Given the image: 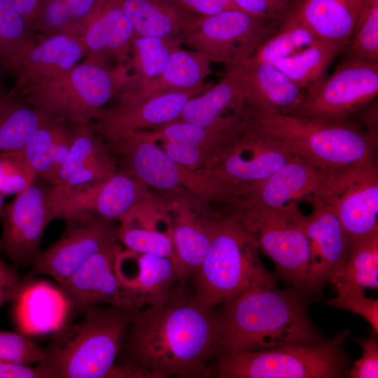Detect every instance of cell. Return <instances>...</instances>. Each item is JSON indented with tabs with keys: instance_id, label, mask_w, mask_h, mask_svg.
Instances as JSON below:
<instances>
[{
	"instance_id": "obj_1",
	"label": "cell",
	"mask_w": 378,
	"mask_h": 378,
	"mask_svg": "<svg viewBox=\"0 0 378 378\" xmlns=\"http://www.w3.org/2000/svg\"><path fill=\"white\" fill-rule=\"evenodd\" d=\"M220 354L214 308L179 285L164 302L137 310L115 363L120 378L206 377Z\"/></svg>"
},
{
	"instance_id": "obj_2",
	"label": "cell",
	"mask_w": 378,
	"mask_h": 378,
	"mask_svg": "<svg viewBox=\"0 0 378 378\" xmlns=\"http://www.w3.org/2000/svg\"><path fill=\"white\" fill-rule=\"evenodd\" d=\"M214 309L220 354L262 351L324 341L312 322L302 293L259 288Z\"/></svg>"
},
{
	"instance_id": "obj_3",
	"label": "cell",
	"mask_w": 378,
	"mask_h": 378,
	"mask_svg": "<svg viewBox=\"0 0 378 378\" xmlns=\"http://www.w3.org/2000/svg\"><path fill=\"white\" fill-rule=\"evenodd\" d=\"M136 311L108 305L85 309L80 320L53 332L39 365L50 378L110 377Z\"/></svg>"
},
{
	"instance_id": "obj_4",
	"label": "cell",
	"mask_w": 378,
	"mask_h": 378,
	"mask_svg": "<svg viewBox=\"0 0 378 378\" xmlns=\"http://www.w3.org/2000/svg\"><path fill=\"white\" fill-rule=\"evenodd\" d=\"M248 124L280 140L294 155L331 174L376 161L377 134L349 119L330 120L288 114H259L248 110Z\"/></svg>"
},
{
	"instance_id": "obj_5",
	"label": "cell",
	"mask_w": 378,
	"mask_h": 378,
	"mask_svg": "<svg viewBox=\"0 0 378 378\" xmlns=\"http://www.w3.org/2000/svg\"><path fill=\"white\" fill-rule=\"evenodd\" d=\"M227 211L217 216L208 252L190 278L194 299L211 308L252 290L276 286V279L264 266L254 242Z\"/></svg>"
},
{
	"instance_id": "obj_6",
	"label": "cell",
	"mask_w": 378,
	"mask_h": 378,
	"mask_svg": "<svg viewBox=\"0 0 378 378\" xmlns=\"http://www.w3.org/2000/svg\"><path fill=\"white\" fill-rule=\"evenodd\" d=\"M128 69L87 59L61 75L18 90L49 119L88 125L112 98H117L129 78Z\"/></svg>"
},
{
	"instance_id": "obj_7",
	"label": "cell",
	"mask_w": 378,
	"mask_h": 378,
	"mask_svg": "<svg viewBox=\"0 0 378 378\" xmlns=\"http://www.w3.org/2000/svg\"><path fill=\"white\" fill-rule=\"evenodd\" d=\"M348 329L329 340L262 351L220 354L211 376L219 378H338L346 374L347 355L343 343Z\"/></svg>"
},
{
	"instance_id": "obj_8",
	"label": "cell",
	"mask_w": 378,
	"mask_h": 378,
	"mask_svg": "<svg viewBox=\"0 0 378 378\" xmlns=\"http://www.w3.org/2000/svg\"><path fill=\"white\" fill-rule=\"evenodd\" d=\"M227 208L258 251L275 264L279 274L293 288L307 292L311 248L298 224L300 210H274L242 201Z\"/></svg>"
},
{
	"instance_id": "obj_9",
	"label": "cell",
	"mask_w": 378,
	"mask_h": 378,
	"mask_svg": "<svg viewBox=\"0 0 378 378\" xmlns=\"http://www.w3.org/2000/svg\"><path fill=\"white\" fill-rule=\"evenodd\" d=\"M282 20L230 10L195 18L181 33V43L226 69L248 59L277 30Z\"/></svg>"
},
{
	"instance_id": "obj_10",
	"label": "cell",
	"mask_w": 378,
	"mask_h": 378,
	"mask_svg": "<svg viewBox=\"0 0 378 378\" xmlns=\"http://www.w3.org/2000/svg\"><path fill=\"white\" fill-rule=\"evenodd\" d=\"M111 146L122 158V171L146 186L161 190L182 186L223 203L227 198L224 184L209 172L206 174L178 164L156 144L150 132H136Z\"/></svg>"
},
{
	"instance_id": "obj_11",
	"label": "cell",
	"mask_w": 378,
	"mask_h": 378,
	"mask_svg": "<svg viewBox=\"0 0 378 378\" xmlns=\"http://www.w3.org/2000/svg\"><path fill=\"white\" fill-rule=\"evenodd\" d=\"M288 115L344 120L378 94V64L348 58L329 76L304 91Z\"/></svg>"
},
{
	"instance_id": "obj_12",
	"label": "cell",
	"mask_w": 378,
	"mask_h": 378,
	"mask_svg": "<svg viewBox=\"0 0 378 378\" xmlns=\"http://www.w3.org/2000/svg\"><path fill=\"white\" fill-rule=\"evenodd\" d=\"M1 218L0 249L17 266L32 265L46 226L61 218L58 192L35 180L4 207Z\"/></svg>"
},
{
	"instance_id": "obj_13",
	"label": "cell",
	"mask_w": 378,
	"mask_h": 378,
	"mask_svg": "<svg viewBox=\"0 0 378 378\" xmlns=\"http://www.w3.org/2000/svg\"><path fill=\"white\" fill-rule=\"evenodd\" d=\"M317 197L332 208L350 241L378 231L376 161L328 174Z\"/></svg>"
},
{
	"instance_id": "obj_14",
	"label": "cell",
	"mask_w": 378,
	"mask_h": 378,
	"mask_svg": "<svg viewBox=\"0 0 378 378\" xmlns=\"http://www.w3.org/2000/svg\"><path fill=\"white\" fill-rule=\"evenodd\" d=\"M61 237L35 258L29 276L46 274L58 284L80 269L103 248L118 242V228L95 215L83 213L64 219Z\"/></svg>"
},
{
	"instance_id": "obj_15",
	"label": "cell",
	"mask_w": 378,
	"mask_h": 378,
	"mask_svg": "<svg viewBox=\"0 0 378 378\" xmlns=\"http://www.w3.org/2000/svg\"><path fill=\"white\" fill-rule=\"evenodd\" d=\"M295 156L280 140L248 123L207 171L241 197Z\"/></svg>"
},
{
	"instance_id": "obj_16",
	"label": "cell",
	"mask_w": 378,
	"mask_h": 378,
	"mask_svg": "<svg viewBox=\"0 0 378 378\" xmlns=\"http://www.w3.org/2000/svg\"><path fill=\"white\" fill-rule=\"evenodd\" d=\"M311 207L307 215L300 212L298 221L311 248L307 292L319 293L343 267L351 241L337 215L325 202L316 196Z\"/></svg>"
},
{
	"instance_id": "obj_17",
	"label": "cell",
	"mask_w": 378,
	"mask_h": 378,
	"mask_svg": "<svg viewBox=\"0 0 378 378\" xmlns=\"http://www.w3.org/2000/svg\"><path fill=\"white\" fill-rule=\"evenodd\" d=\"M212 85L204 83L193 89L158 94L134 104L104 108L88 125L113 144L136 132L175 121L190 98Z\"/></svg>"
},
{
	"instance_id": "obj_18",
	"label": "cell",
	"mask_w": 378,
	"mask_h": 378,
	"mask_svg": "<svg viewBox=\"0 0 378 378\" xmlns=\"http://www.w3.org/2000/svg\"><path fill=\"white\" fill-rule=\"evenodd\" d=\"M121 248L118 242L103 248L58 284L69 300L73 311L80 313L91 307L100 305L141 309L121 284L115 270V257Z\"/></svg>"
},
{
	"instance_id": "obj_19",
	"label": "cell",
	"mask_w": 378,
	"mask_h": 378,
	"mask_svg": "<svg viewBox=\"0 0 378 378\" xmlns=\"http://www.w3.org/2000/svg\"><path fill=\"white\" fill-rule=\"evenodd\" d=\"M146 186L123 172L66 191L56 188L60 196L61 218L88 213L99 218L119 220L146 198Z\"/></svg>"
},
{
	"instance_id": "obj_20",
	"label": "cell",
	"mask_w": 378,
	"mask_h": 378,
	"mask_svg": "<svg viewBox=\"0 0 378 378\" xmlns=\"http://www.w3.org/2000/svg\"><path fill=\"white\" fill-rule=\"evenodd\" d=\"M85 55L81 36L56 34L39 41L32 38L16 53L6 69L15 77V87L21 90L68 71Z\"/></svg>"
},
{
	"instance_id": "obj_21",
	"label": "cell",
	"mask_w": 378,
	"mask_h": 378,
	"mask_svg": "<svg viewBox=\"0 0 378 378\" xmlns=\"http://www.w3.org/2000/svg\"><path fill=\"white\" fill-rule=\"evenodd\" d=\"M115 270L141 309L164 302L186 283L172 260L127 248L117 253Z\"/></svg>"
},
{
	"instance_id": "obj_22",
	"label": "cell",
	"mask_w": 378,
	"mask_h": 378,
	"mask_svg": "<svg viewBox=\"0 0 378 378\" xmlns=\"http://www.w3.org/2000/svg\"><path fill=\"white\" fill-rule=\"evenodd\" d=\"M327 174L295 155L240 200L274 210L298 206L316 196Z\"/></svg>"
},
{
	"instance_id": "obj_23",
	"label": "cell",
	"mask_w": 378,
	"mask_h": 378,
	"mask_svg": "<svg viewBox=\"0 0 378 378\" xmlns=\"http://www.w3.org/2000/svg\"><path fill=\"white\" fill-rule=\"evenodd\" d=\"M246 108L259 114L288 113L304 92L274 64L249 59L238 66Z\"/></svg>"
},
{
	"instance_id": "obj_24",
	"label": "cell",
	"mask_w": 378,
	"mask_h": 378,
	"mask_svg": "<svg viewBox=\"0 0 378 378\" xmlns=\"http://www.w3.org/2000/svg\"><path fill=\"white\" fill-rule=\"evenodd\" d=\"M134 36L120 0H103L84 24L82 38L88 60L112 68L116 67L110 61L125 66Z\"/></svg>"
},
{
	"instance_id": "obj_25",
	"label": "cell",
	"mask_w": 378,
	"mask_h": 378,
	"mask_svg": "<svg viewBox=\"0 0 378 378\" xmlns=\"http://www.w3.org/2000/svg\"><path fill=\"white\" fill-rule=\"evenodd\" d=\"M27 277L12 302L18 332L28 337L57 331L73 311L69 300L59 287Z\"/></svg>"
},
{
	"instance_id": "obj_26",
	"label": "cell",
	"mask_w": 378,
	"mask_h": 378,
	"mask_svg": "<svg viewBox=\"0 0 378 378\" xmlns=\"http://www.w3.org/2000/svg\"><path fill=\"white\" fill-rule=\"evenodd\" d=\"M212 73L211 63L202 54L176 47L162 71L145 83L124 85L117 105L134 104L158 94L201 86Z\"/></svg>"
},
{
	"instance_id": "obj_27",
	"label": "cell",
	"mask_w": 378,
	"mask_h": 378,
	"mask_svg": "<svg viewBox=\"0 0 378 378\" xmlns=\"http://www.w3.org/2000/svg\"><path fill=\"white\" fill-rule=\"evenodd\" d=\"M365 0H303L293 10L316 38L344 48Z\"/></svg>"
},
{
	"instance_id": "obj_28",
	"label": "cell",
	"mask_w": 378,
	"mask_h": 378,
	"mask_svg": "<svg viewBox=\"0 0 378 378\" xmlns=\"http://www.w3.org/2000/svg\"><path fill=\"white\" fill-rule=\"evenodd\" d=\"M247 126L248 118L244 109L232 113L222 120L209 126L174 121L155 128L150 132L156 140L200 148L211 154L216 163L225 148L234 141Z\"/></svg>"
},
{
	"instance_id": "obj_29",
	"label": "cell",
	"mask_w": 378,
	"mask_h": 378,
	"mask_svg": "<svg viewBox=\"0 0 378 378\" xmlns=\"http://www.w3.org/2000/svg\"><path fill=\"white\" fill-rule=\"evenodd\" d=\"M244 108L237 66L226 69L216 85L190 98L175 121L209 126L229 115L227 111L237 112Z\"/></svg>"
},
{
	"instance_id": "obj_30",
	"label": "cell",
	"mask_w": 378,
	"mask_h": 378,
	"mask_svg": "<svg viewBox=\"0 0 378 378\" xmlns=\"http://www.w3.org/2000/svg\"><path fill=\"white\" fill-rule=\"evenodd\" d=\"M136 36L181 38L195 16L172 0H120Z\"/></svg>"
},
{
	"instance_id": "obj_31",
	"label": "cell",
	"mask_w": 378,
	"mask_h": 378,
	"mask_svg": "<svg viewBox=\"0 0 378 378\" xmlns=\"http://www.w3.org/2000/svg\"><path fill=\"white\" fill-rule=\"evenodd\" d=\"M161 220L139 203L119 220L118 241L129 250L168 258L176 265L172 227H160Z\"/></svg>"
},
{
	"instance_id": "obj_32",
	"label": "cell",
	"mask_w": 378,
	"mask_h": 378,
	"mask_svg": "<svg viewBox=\"0 0 378 378\" xmlns=\"http://www.w3.org/2000/svg\"><path fill=\"white\" fill-rule=\"evenodd\" d=\"M216 218L202 219L181 209L172 220L176 265L183 281L190 278L206 255Z\"/></svg>"
},
{
	"instance_id": "obj_33",
	"label": "cell",
	"mask_w": 378,
	"mask_h": 378,
	"mask_svg": "<svg viewBox=\"0 0 378 378\" xmlns=\"http://www.w3.org/2000/svg\"><path fill=\"white\" fill-rule=\"evenodd\" d=\"M44 116L14 87L0 99V153L22 148Z\"/></svg>"
},
{
	"instance_id": "obj_34",
	"label": "cell",
	"mask_w": 378,
	"mask_h": 378,
	"mask_svg": "<svg viewBox=\"0 0 378 378\" xmlns=\"http://www.w3.org/2000/svg\"><path fill=\"white\" fill-rule=\"evenodd\" d=\"M341 46L315 38L299 52L274 64L300 90L305 91L325 78Z\"/></svg>"
},
{
	"instance_id": "obj_35",
	"label": "cell",
	"mask_w": 378,
	"mask_h": 378,
	"mask_svg": "<svg viewBox=\"0 0 378 378\" xmlns=\"http://www.w3.org/2000/svg\"><path fill=\"white\" fill-rule=\"evenodd\" d=\"M334 286L378 288V231L351 241L348 258L330 281Z\"/></svg>"
},
{
	"instance_id": "obj_36",
	"label": "cell",
	"mask_w": 378,
	"mask_h": 378,
	"mask_svg": "<svg viewBox=\"0 0 378 378\" xmlns=\"http://www.w3.org/2000/svg\"><path fill=\"white\" fill-rule=\"evenodd\" d=\"M315 38L311 29L292 9L274 34L263 42L248 59L275 64L299 52Z\"/></svg>"
},
{
	"instance_id": "obj_37",
	"label": "cell",
	"mask_w": 378,
	"mask_h": 378,
	"mask_svg": "<svg viewBox=\"0 0 378 378\" xmlns=\"http://www.w3.org/2000/svg\"><path fill=\"white\" fill-rule=\"evenodd\" d=\"M181 44V38L134 36L131 48L132 58L129 75L124 85L145 83L156 77L163 69L173 50Z\"/></svg>"
},
{
	"instance_id": "obj_38",
	"label": "cell",
	"mask_w": 378,
	"mask_h": 378,
	"mask_svg": "<svg viewBox=\"0 0 378 378\" xmlns=\"http://www.w3.org/2000/svg\"><path fill=\"white\" fill-rule=\"evenodd\" d=\"M108 155L107 146L89 125H77L71 148L57 172L53 186H62L76 173Z\"/></svg>"
},
{
	"instance_id": "obj_39",
	"label": "cell",
	"mask_w": 378,
	"mask_h": 378,
	"mask_svg": "<svg viewBox=\"0 0 378 378\" xmlns=\"http://www.w3.org/2000/svg\"><path fill=\"white\" fill-rule=\"evenodd\" d=\"M44 116V115H43ZM58 121L44 118L21 150L24 157L40 176L55 184L56 172L53 162V147Z\"/></svg>"
},
{
	"instance_id": "obj_40",
	"label": "cell",
	"mask_w": 378,
	"mask_h": 378,
	"mask_svg": "<svg viewBox=\"0 0 378 378\" xmlns=\"http://www.w3.org/2000/svg\"><path fill=\"white\" fill-rule=\"evenodd\" d=\"M351 40L349 59L378 64V6L365 0Z\"/></svg>"
},
{
	"instance_id": "obj_41",
	"label": "cell",
	"mask_w": 378,
	"mask_h": 378,
	"mask_svg": "<svg viewBox=\"0 0 378 378\" xmlns=\"http://www.w3.org/2000/svg\"><path fill=\"white\" fill-rule=\"evenodd\" d=\"M25 19L5 0H0V64L5 69L16 53L32 39Z\"/></svg>"
},
{
	"instance_id": "obj_42",
	"label": "cell",
	"mask_w": 378,
	"mask_h": 378,
	"mask_svg": "<svg viewBox=\"0 0 378 378\" xmlns=\"http://www.w3.org/2000/svg\"><path fill=\"white\" fill-rule=\"evenodd\" d=\"M37 176L21 150L0 153V195H17Z\"/></svg>"
},
{
	"instance_id": "obj_43",
	"label": "cell",
	"mask_w": 378,
	"mask_h": 378,
	"mask_svg": "<svg viewBox=\"0 0 378 378\" xmlns=\"http://www.w3.org/2000/svg\"><path fill=\"white\" fill-rule=\"evenodd\" d=\"M337 297L328 300L330 306L349 310L363 316L371 325L374 335L378 333V300L367 297L364 288L337 285Z\"/></svg>"
},
{
	"instance_id": "obj_44",
	"label": "cell",
	"mask_w": 378,
	"mask_h": 378,
	"mask_svg": "<svg viewBox=\"0 0 378 378\" xmlns=\"http://www.w3.org/2000/svg\"><path fill=\"white\" fill-rule=\"evenodd\" d=\"M44 349L20 332L0 330V361L39 364L43 361Z\"/></svg>"
},
{
	"instance_id": "obj_45",
	"label": "cell",
	"mask_w": 378,
	"mask_h": 378,
	"mask_svg": "<svg viewBox=\"0 0 378 378\" xmlns=\"http://www.w3.org/2000/svg\"><path fill=\"white\" fill-rule=\"evenodd\" d=\"M363 348L360 359L354 362V366L348 371L351 378L378 377V342L377 335L370 338L357 340Z\"/></svg>"
},
{
	"instance_id": "obj_46",
	"label": "cell",
	"mask_w": 378,
	"mask_h": 378,
	"mask_svg": "<svg viewBox=\"0 0 378 378\" xmlns=\"http://www.w3.org/2000/svg\"><path fill=\"white\" fill-rule=\"evenodd\" d=\"M244 12L253 16L282 20L290 10L280 0H233Z\"/></svg>"
},
{
	"instance_id": "obj_47",
	"label": "cell",
	"mask_w": 378,
	"mask_h": 378,
	"mask_svg": "<svg viewBox=\"0 0 378 378\" xmlns=\"http://www.w3.org/2000/svg\"><path fill=\"white\" fill-rule=\"evenodd\" d=\"M172 1L178 5L181 8L195 17L210 16L230 10H241L233 0Z\"/></svg>"
},
{
	"instance_id": "obj_48",
	"label": "cell",
	"mask_w": 378,
	"mask_h": 378,
	"mask_svg": "<svg viewBox=\"0 0 378 378\" xmlns=\"http://www.w3.org/2000/svg\"><path fill=\"white\" fill-rule=\"evenodd\" d=\"M1 251L0 249V308L16 298L23 283V279L1 258Z\"/></svg>"
},
{
	"instance_id": "obj_49",
	"label": "cell",
	"mask_w": 378,
	"mask_h": 378,
	"mask_svg": "<svg viewBox=\"0 0 378 378\" xmlns=\"http://www.w3.org/2000/svg\"><path fill=\"white\" fill-rule=\"evenodd\" d=\"M0 378H50V374L39 365L11 361H0Z\"/></svg>"
},
{
	"instance_id": "obj_50",
	"label": "cell",
	"mask_w": 378,
	"mask_h": 378,
	"mask_svg": "<svg viewBox=\"0 0 378 378\" xmlns=\"http://www.w3.org/2000/svg\"><path fill=\"white\" fill-rule=\"evenodd\" d=\"M27 22L31 28H36L47 0H5Z\"/></svg>"
},
{
	"instance_id": "obj_51",
	"label": "cell",
	"mask_w": 378,
	"mask_h": 378,
	"mask_svg": "<svg viewBox=\"0 0 378 378\" xmlns=\"http://www.w3.org/2000/svg\"><path fill=\"white\" fill-rule=\"evenodd\" d=\"M82 34L85 22L100 6L103 0H64Z\"/></svg>"
},
{
	"instance_id": "obj_52",
	"label": "cell",
	"mask_w": 378,
	"mask_h": 378,
	"mask_svg": "<svg viewBox=\"0 0 378 378\" xmlns=\"http://www.w3.org/2000/svg\"><path fill=\"white\" fill-rule=\"evenodd\" d=\"M6 69L0 64V99L4 97L10 90H7L4 85V74Z\"/></svg>"
},
{
	"instance_id": "obj_53",
	"label": "cell",
	"mask_w": 378,
	"mask_h": 378,
	"mask_svg": "<svg viewBox=\"0 0 378 378\" xmlns=\"http://www.w3.org/2000/svg\"><path fill=\"white\" fill-rule=\"evenodd\" d=\"M286 6H288L290 10L298 7L303 0H280Z\"/></svg>"
},
{
	"instance_id": "obj_54",
	"label": "cell",
	"mask_w": 378,
	"mask_h": 378,
	"mask_svg": "<svg viewBox=\"0 0 378 378\" xmlns=\"http://www.w3.org/2000/svg\"><path fill=\"white\" fill-rule=\"evenodd\" d=\"M4 209V206L3 196L0 195V217H1Z\"/></svg>"
}]
</instances>
